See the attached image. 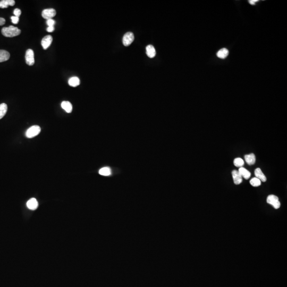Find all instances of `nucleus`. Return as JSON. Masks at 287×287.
I'll use <instances>...</instances> for the list:
<instances>
[{
    "instance_id": "nucleus-14",
    "label": "nucleus",
    "mask_w": 287,
    "mask_h": 287,
    "mask_svg": "<svg viewBox=\"0 0 287 287\" xmlns=\"http://www.w3.org/2000/svg\"><path fill=\"white\" fill-rule=\"evenodd\" d=\"M61 107L67 113H71L72 111V105L70 102L63 101L61 103Z\"/></svg>"
},
{
    "instance_id": "nucleus-15",
    "label": "nucleus",
    "mask_w": 287,
    "mask_h": 287,
    "mask_svg": "<svg viewBox=\"0 0 287 287\" xmlns=\"http://www.w3.org/2000/svg\"><path fill=\"white\" fill-rule=\"evenodd\" d=\"M238 172L242 175V177L245 178V179H248L249 178L251 177V172L243 167L240 168L239 170H238Z\"/></svg>"
},
{
    "instance_id": "nucleus-13",
    "label": "nucleus",
    "mask_w": 287,
    "mask_h": 287,
    "mask_svg": "<svg viewBox=\"0 0 287 287\" xmlns=\"http://www.w3.org/2000/svg\"><path fill=\"white\" fill-rule=\"evenodd\" d=\"M10 54L8 51L3 50H0V62H4L8 60L10 58Z\"/></svg>"
},
{
    "instance_id": "nucleus-26",
    "label": "nucleus",
    "mask_w": 287,
    "mask_h": 287,
    "mask_svg": "<svg viewBox=\"0 0 287 287\" xmlns=\"http://www.w3.org/2000/svg\"><path fill=\"white\" fill-rule=\"evenodd\" d=\"M46 31L48 32L51 33V32H52V31H54V27H48L47 29H46Z\"/></svg>"
},
{
    "instance_id": "nucleus-11",
    "label": "nucleus",
    "mask_w": 287,
    "mask_h": 287,
    "mask_svg": "<svg viewBox=\"0 0 287 287\" xmlns=\"http://www.w3.org/2000/svg\"><path fill=\"white\" fill-rule=\"evenodd\" d=\"M14 4V0H2L0 1V8H7L8 6H13Z\"/></svg>"
},
{
    "instance_id": "nucleus-25",
    "label": "nucleus",
    "mask_w": 287,
    "mask_h": 287,
    "mask_svg": "<svg viewBox=\"0 0 287 287\" xmlns=\"http://www.w3.org/2000/svg\"><path fill=\"white\" fill-rule=\"evenodd\" d=\"M11 19L12 22L14 24H17L19 21V17H16V16H12Z\"/></svg>"
},
{
    "instance_id": "nucleus-10",
    "label": "nucleus",
    "mask_w": 287,
    "mask_h": 287,
    "mask_svg": "<svg viewBox=\"0 0 287 287\" xmlns=\"http://www.w3.org/2000/svg\"><path fill=\"white\" fill-rule=\"evenodd\" d=\"M254 172H255V175L256 176V178H258L261 181L265 182L266 181V177H265L264 174L263 173L261 169L260 168L256 169Z\"/></svg>"
},
{
    "instance_id": "nucleus-7",
    "label": "nucleus",
    "mask_w": 287,
    "mask_h": 287,
    "mask_svg": "<svg viewBox=\"0 0 287 287\" xmlns=\"http://www.w3.org/2000/svg\"><path fill=\"white\" fill-rule=\"evenodd\" d=\"M52 40H53V38L51 35H47L44 37L42 40V42H41L43 48L44 50H46L50 46L51 43L52 42Z\"/></svg>"
},
{
    "instance_id": "nucleus-20",
    "label": "nucleus",
    "mask_w": 287,
    "mask_h": 287,
    "mask_svg": "<svg viewBox=\"0 0 287 287\" xmlns=\"http://www.w3.org/2000/svg\"><path fill=\"white\" fill-rule=\"evenodd\" d=\"M99 175H102L108 176V175H111V170L109 168L105 167V168H103L99 170Z\"/></svg>"
},
{
    "instance_id": "nucleus-8",
    "label": "nucleus",
    "mask_w": 287,
    "mask_h": 287,
    "mask_svg": "<svg viewBox=\"0 0 287 287\" xmlns=\"http://www.w3.org/2000/svg\"><path fill=\"white\" fill-rule=\"evenodd\" d=\"M232 175L234 184L239 185L242 183V177L238 171H237V170L232 171Z\"/></svg>"
},
{
    "instance_id": "nucleus-27",
    "label": "nucleus",
    "mask_w": 287,
    "mask_h": 287,
    "mask_svg": "<svg viewBox=\"0 0 287 287\" xmlns=\"http://www.w3.org/2000/svg\"><path fill=\"white\" fill-rule=\"evenodd\" d=\"M6 23V20L3 18H0V26H2L4 25Z\"/></svg>"
},
{
    "instance_id": "nucleus-1",
    "label": "nucleus",
    "mask_w": 287,
    "mask_h": 287,
    "mask_svg": "<svg viewBox=\"0 0 287 287\" xmlns=\"http://www.w3.org/2000/svg\"><path fill=\"white\" fill-rule=\"evenodd\" d=\"M21 31L17 27L10 26L8 27H4L2 29V34L6 37H13L20 35Z\"/></svg>"
},
{
    "instance_id": "nucleus-17",
    "label": "nucleus",
    "mask_w": 287,
    "mask_h": 287,
    "mask_svg": "<svg viewBox=\"0 0 287 287\" xmlns=\"http://www.w3.org/2000/svg\"><path fill=\"white\" fill-rule=\"evenodd\" d=\"M229 54V51L227 48H223L217 52V55L219 58L224 59L226 58Z\"/></svg>"
},
{
    "instance_id": "nucleus-6",
    "label": "nucleus",
    "mask_w": 287,
    "mask_h": 287,
    "mask_svg": "<svg viewBox=\"0 0 287 287\" xmlns=\"http://www.w3.org/2000/svg\"><path fill=\"white\" fill-rule=\"evenodd\" d=\"M134 40V35L131 32H128L124 34L123 37V44L124 46H127L130 45Z\"/></svg>"
},
{
    "instance_id": "nucleus-21",
    "label": "nucleus",
    "mask_w": 287,
    "mask_h": 287,
    "mask_svg": "<svg viewBox=\"0 0 287 287\" xmlns=\"http://www.w3.org/2000/svg\"><path fill=\"white\" fill-rule=\"evenodd\" d=\"M234 164L236 167L241 168L244 165V161L241 158H236L234 160Z\"/></svg>"
},
{
    "instance_id": "nucleus-19",
    "label": "nucleus",
    "mask_w": 287,
    "mask_h": 287,
    "mask_svg": "<svg viewBox=\"0 0 287 287\" xmlns=\"http://www.w3.org/2000/svg\"><path fill=\"white\" fill-rule=\"evenodd\" d=\"M7 110L8 107L6 104L5 103L0 104V119L3 118V117L6 115Z\"/></svg>"
},
{
    "instance_id": "nucleus-3",
    "label": "nucleus",
    "mask_w": 287,
    "mask_h": 287,
    "mask_svg": "<svg viewBox=\"0 0 287 287\" xmlns=\"http://www.w3.org/2000/svg\"><path fill=\"white\" fill-rule=\"evenodd\" d=\"M266 202L268 204L273 206L275 209H278L281 206V203L279 201V198L276 195H270L267 197Z\"/></svg>"
},
{
    "instance_id": "nucleus-23",
    "label": "nucleus",
    "mask_w": 287,
    "mask_h": 287,
    "mask_svg": "<svg viewBox=\"0 0 287 287\" xmlns=\"http://www.w3.org/2000/svg\"><path fill=\"white\" fill-rule=\"evenodd\" d=\"M55 23V21L53 19H49L46 21V24L48 25V27H54Z\"/></svg>"
},
{
    "instance_id": "nucleus-5",
    "label": "nucleus",
    "mask_w": 287,
    "mask_h": 287,
    "mask_svg": "<svg viewBox=\"0 0 287 287\" xmlns=\"http://www.w3.org/2000/svg\"><path fill=\"white\" fill-rule=\"evenodd\" d=\"M26 62L29 65H33L35 63L34 53L31 49H28L26 51L25 55Z\"/></svg>"
},
{
    "instance_id": "nucleus-2",
    "label": "nucleus",
    "mask_w": 287,
    "mask_h": 287,
    "mask_svg": "<svg viewBox=\"0 0 287 287\" xmlns=\"http://www.w3.org/2000/svg\"><path fill=\"white\" fill-rule=\"evenodd\" d=\"M41 131V129L38 126H33L30 127L26 132V136L28 138H32L38 135Z\"/></svg>"
},
{
    "instance_id": "nucleus-12",
    "label": "nucleus",
    "mask_w": 287,
    "mask_h": 287,
    "mask_svg": "<svg viewBox=\"0 0 287 287\" xmlns=\"http://www.w3.org/2000/svg\"><path fill=\"white\" fill-rule=\"evenodd\" d=\"M245 160L248 164L253 165L256 162L255 155H254L253 153H251L248 155H246L245 156Z\"/></svg>"
},
{
    "instance_id": "nucleus-24",
    "label": "nucleus",
    "mask_w": 287,
    "mask_h": 287,
    "mask_svg": "<svg viewBox=\"0 0 287 287\" xmlns=\"http://www.w3.org/2000/svg\"><path fill=\"white\" fill-rule=\"evenodd\" d=\"M13 13H14V16L19 17H20V15H21V11L20 9H15L14 11H13Z\"/></svg>"
},
{
    "instance_id": "nucleus-28",
    "label": "nucleus",
    "mask_w": 287,
    "mask_h": 287,
    "mask_svg": "<svg viewBox=\"0 0 287 287\" xmlns=\"http://www.w3.org/2000/svg\"><path fill=\"white\" fill-rule=\"evenodd\" d=\"M259 1L258 0H250V1H248L249 3H250L251 5H255V3L258 2Z\"/></svg>"
},
{
    "instance_id": "nucleus-9",
    "label": "nucleus",
    "mask_w": 287,
    "mask_h": 287,
    "mask_svg": "<svg viewBox=\"0 0 287 287\" xmlns=\"http://www.w3.org/2000/svg\"><path fill=\"white\" fill-rule=\"evenodd\" d=\"M38 203L35 198H33L28 200L27 203V206L31 210H35L38 207Z\"/></svg>"
},
{
    "instance_id": "nucleus-22",
    "label": "nucleus",
    "mask_w": 287,
    "mask_h": 287,
    "mask_svg": "<svg viewBox=\"0 0 287 287\" xmlns=\"http://www.w3.org/2000/svg\"><path fill=\"white\" fill-rule=\"evenodd\" d=\"M250 183L253 187H259L261 185V181L257 178H253L250 181Z\"/></svg>"
},
{
    "instance_id": "nucleus-16",
    "label": "nucleus",
    "mask_w": 287,
    "mask_h": 287,
    "mask_svg": "<svg viewBox=\"0 0 287 287\" xmlns=\"http://www.w3.org/2000/svg\"><path fill=\"white\" fill-rule=\"evenodd\" d=\"M146 54L147 56L150 58H153L156 55V51L155 48L151 45H148L146 46Z\"/></svg>"
},
{
    "instance_id": "nucleus-18",
    "label": "nucleus",
    "mask_w": 287,
    "mask_h": 287,
    "mask_svg": "<svg viewBox=\"0 0 287 287\" xmlns=\"http://www.w3.org/2000/svg\"><path fill=\"white\" fill-rule=\"evenodd\" d=\"M68 83L72 87H77L80 85V79L77 77H73L69 79Z\"/></svg>"
},
{
    "instance_id": "nucleus-4",
    "label": "nucleus",
    "mask_w": 287,
    "mask_h": 287,
    "mask_svg": "<svg viewBox=\"0 0 287 287\" xmlns=\"http://www.w3.org/2000/svg\"><path fill=\"white\" fill-rule=\"evenodd\" d=\"M56 15V11L54 9H47L44 10L42 13L43 18L47 20L52 19Z\"/></svg>"
}]
</instances>
